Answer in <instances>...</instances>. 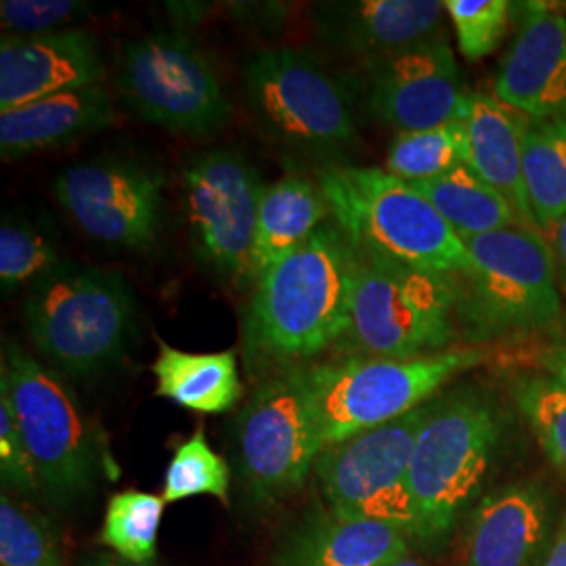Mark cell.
I'll return each instance as SVG.
<instances>
[{
  "mask_svg": "<svg viewBox=\"0 0 566 566\" xmlns=\"http://www.w3.org/2000/svg\"><path fill=\"white\" fill-rule=\"evenodd\" d=\"M359 254L336 224H322L256 283L245 346L266 361L311 359L336 346L348 325Z\"/></svg>",
  "mask_w": 566,
  "mask_h": 566,
  "instance_id": "6da1fadb",
  "label": "cell"
},
{
  "mask_svg": "<svg viewBox=\"0 0 566 566\" xmlns=\"http://www.w3.org/2000/svg\"><path fill=\"white\" fill-rule=\"evenodd\" d=\"M468 261L451 273L455 324L470 343L546 332L560 322L556 259L542 231L514 224L465 238Z\"/></svg>",
  "mask_w": 566,
  "mask_h": 566,
  "instance_id": "7a4b0ae2",
  "label": "cell"
},
{
  "mask_svg": "<svg viewBox=\"0 0 566 566\" xmlns=\"http://www.w3.org/2000/svg\"><path fill=\"white\" fill-rule=\"evenodd\" d=\"M319 189L334 224L364 259L443 275L468 261L462 238L411 182L380 168L327 166Z\"/></svg>",
  "mask_w": 566,
  "mask_h": 566,
  "instance_id": "3957f363",
  "label": "cell"
},
{
  "mask_svg": "<svg viewBox=\"0 0 566 566\" xmlns=\"http://www.w3.org/2000/svg\"><path fill=\"white\" fill-rule=\"evenodd\" d=\"M0 382L15 405L41 493L53 506H76L102 479L116 476L102 430L53 369L7 344Z\"/></svg>",
  "mask_w": 566,
  "mask_h": 566,
  "instance_id": "277c9868",
  "label": "cell"
},
{
  "mask_svg": "<svg viewBox=\"0 0 566 566\" xmlns=\"http://www.w3.org/2000/svg\"><path fill=\"white\" fill-rule=\"evenodd\" d=\"M32 343L70 376H97L124 355L137 303L118 271L61 263L28 290Z\"/></svg>",
  "mask_w": 566,
  "mask_h": 566,
  "instance_id": "5b68a950",
  "label": "cell"
},
{
  "mask_svg": "<svg viewBox=\"0 0 566 566\" xmlns=\"http://www.w3.org/2000/svg\"><path fill=\"white\" fill-rule=\"evenodd\" d=\"M502 432L500 409L479 390L460 388L432 401L409 468L418 542H446L485 483Z\"/></svg>",
  "mask_w": 566,
  "mask_h": 566,
  "instance_id": "8992f818",
  "label": "cell"
},
{
  "mask_svg": "<svg viewBox=\"0 0 566 566\" xmlns=\"http://www.w3.org/2000/svg\"><path fill=\"white\" fill-rule=\"evenodd\" d=\"M348 325L334 346L340 359H416L455 340L451 275L359 256Z\"/></svg>",
  "mask_w": 566,
  "mask_h": 566,
  "instance_id": "52a82bcc",
  "label": "cell"
},
{
  "mask_svg": "<svg viewBox=\"0 0 566 566\" xmlns=\"http://www.w3.org/2000/svg\"><path fill=\"white\" fill-rule=\"evenodd\" d=\"M485 359L481 348H449L416 359L353 357L304 367L324 447L403 418Z\"/></svg>",
  "mask_w": 566,
  "mask_h": 566,
  "instance_id": "ba28073f",
  "label": "cell"
},
{
  "mask_svg": "<svg viewBox=\"0 0 566 566\" xmlns=\"http://www.w3.org/2000/svg\"><path fill=\"white\" fill-rule=\"evenodd\" d=\"M242 74L250 109L275 142L324 156L355 142L350 95L315 57L292 49L261 51L243 61Z\"/></svg>",
  "mask_w": 566,
  "mask_h": 566,
  "instance_id": "9c48e42d",
  "label": "cell"
},
{
  "mask_svg": "<svg viewBox=\"0 0 566 566\" xmlns=\"http://www.w3.org/2000/svg\"><path fill=\"white\" fill-rule=\"evenodd\" d=\"M432 401L403 418L322 449L313 472L329 510L346 518L397 526L416 539L418 512L409 468Z\"/></svg>",
  "mask_w": 566,
  "mask_h": 566,
  "instance_id": "30bf717a",
  "label": "cell"
},
{
  "mask_svg": "<svg viewBox=\"0 0 566 566\" xmlns=\"http://www.w3.org/2000/svg\"><path fill=\"white\" fill-rule=\"evenodd\" d=\"M116 84L135 116L170 133L212 135L231 116L210 61L179 32H158L124 44Z\"/></svg>",
  "mask_w": 566,
  "mask_h": 566,
  "instance_id": "8fae6325",
  "label": "cell"
},
{
  "mask_svg": "<svg viewBox=\"0 0 566 566\" xmlns=\"http://www.w3.org/2000/svg\"><path fill=\"white\" fill-rule=\"evenodd\" d=\"M322 449L304 367L264 380L238 422L240 472L250 495L269 504L301 491Z\"/></svg>",
  "mask_w": 566,
  "mask_h": 566,
  "instance_id": "7c38bea8",
  "label": "cell"
},
{
  "mask_svg": "<svg viewBox=\"0 0 566 566\" xmlns=\"http://www.w3.org/2000/svg\"><path fill=\"white\" fill-rule=\"evenodd\" d=\"M264 189L254 166L229 149L198 154L182 172L191 248L227 280H243Z\"/></svg>",
  "mask_w": 566,
  "mask_h": 566,
  "instance_id": "4fadbf2b",
  "label": "cell"
},
{
  "mask_svg": "<svg viewBox=\"0 0 566 566\" xmlns=\"http://www.w3.org/2000/svg\"><path fill=\"white\" fill-rule=\"evenodd\" d=\"M55 196L95 242L143 252L163 224L164 177L151 166L126 158H97L65 168Z\"/></svg>",
  "mask_w": 566,
  "mask_h": 566,
  "instance_id": "5bb4252c",
  "label": "cell"
},
{
  "mask_svg": "<svg viewBox=\"0 0 566 566\" xmlns=\"http://www.w3.org/2000/svg\"><path fill=\"white\" fill-rule=\"evenodd\" d=\"M369 103L397 133L437 128L462 118L460 67L441 36L369 61Z\"/></svg>",
  "mask_w": 566,
  "mask_h": 566,
  "instance_id": "9a60e30c",
  "label": "cell"
},
{
  "mask_svg": "<svg viewBox=\"0 0 566 566\" xmlns=\"http://www.w3.org/2000/svg\"><path fill=\"white\" fill-rule=\"evenodd\" d=\"M525 7L495 97L531 120L566 122V15L546 2Z\"/></svg>",
  "mask_w": 566,
  "mask_h": 566,
  "instance_id": "2e32d148",
  "label": "cell"
},
{
  "mask_svg": "<svg viewBox=\"0 0 566 566\" xmlns=\"http://www.w3.org/2000/svg\"><path fill=\"white\" fill-rule=\"evenodd\" d=\"M102 78V49L91 32L67 28L39 36L11 34L0 42V112L95 86Z\"/></svg>",
  "mask_w": 566,
  "mask_h": 566,
  "instance_id": "e0dca14e",
  "label": "cell"
},
{
  "mask_svg": "<svg viewBox=\"0 0 566 566\" xmlns=\"http://www.w3.org/2000/svg\"><path fill=\"white\" fill-rule=\"evenodd\" d=\"M446 2L439 0H355L324 2L315 23L325 44L369 61L437 36Z\"/></svg>",
  "mask_w": 566,
  "mask_h": 566,
  "instance_id": "ac0fdd59",
  "label": "cell"
},
{
  "mask_svg": "<svg viewBox=\"0 0 566 566\" xmlns=\"http://www.w3.org/2000/svg\"><path fill=\"white\" fill-rule=\"evenodd\" d=\"M409 535L378 521L313 512L277 547L273 566H390L409 556Z\"/></svg>",
  "mask_w": 566,
  "mask_h": 566,
  "instance_id": "d6986e66",
  "label": "cell"
},
{
  "mask_svg": "<svg viewBox=\"0 0 566 566\" xmlns=\"http://www.w3.org/2000/svg\"><path fill=\"white\" fill-rule=\"evenodd\" d=\"M549 504L542 486L510 485L474 510L464 566H531L546 546Z\"/></svg>",
  "mask_w": 566,
  "mask_h": 566,
  "instance_id": "ffe728a7",
  "label": "cell"
},
{
  "mask_svg": "<svg viewBox=\"0 0 566 566\" xmlns=\"http://www.w3.org/2000/svg\"><path fill=\"white\" fill-rule=\"evenodd\" d=\"M114 120V105L102 84L51 95L0 112V154L18 160L60 149L102 133Z\"/></svg>",
  "mask_w": 566,
  "mask_h": 566,
  "instance_id": "44dd1931",
  "label": "cell"
},
{
  "mask_svg": "<svg viewBox=\"0 0 566 566\" xmlns=\"http://www.w3.org/2000/svg\"><path fill=\"white\" fill-rule=\"evenodd\" d=\"M460 120L465 135V166L512 203L521 224L537 229L523 181V139L528 120L486 93L465 97Z\"/></svg>",
  "mask_w": 566,
  "mask_h": 566,
  "instance_id": "7402d4cb",
  "label": "cell"
},
{
  "mask_svg": "<svg viewBox=\"0 0 566 566\" xmlns=\"http://www.w3.org/2000/svg\"><path fill=\"white\" fill-rule=\"evenodd\" d=\"M329 214L319 185L303 177H285L264 189L256 235L243 283H259L264 273L303 245Z\"/></svg>",
  "mask_w": 566,
  "mask_h": 566,
  "instance_id": "603a6c76",
  "label": "cell"
},
{
  "mask_svg": "<svg viewBox=\"0 0 566 566\" xmlns=\"http://www.w3.org/2000/svg\"><path fill=\"white\" fill-rule=\"evenodd\" d=\"M156 395L203 416H219L242 399L235 350L185 353L158 340L151 365Z\"/></svg>",
  "mask_w": 566,
  "mask_h": 566,
  "instance_id": "cb8c5ba5",
  "label": "cell"
},
{
  "mask_svg": "<svg viewBox=\"0 0 566 566\" xmlns=\"http://www.w3.org/2000/svg\"><path fill=\"white\" fill-rule=\"evenodd\" d=\"M411 185L462 240L521 224L512 203L468 166H460L439 179Z\"/></svg>",
  "mask_w": 566,
  "mask_h": 566,
  "instance_id": "d4e9b609",
  "label": "cell"
},
{
  "mask_svg": "<svg viewBox=\"0 0 566 566\" xmlns=\"http://www.w3.org/2000/svg\"><path fill=\"white\" fill-rule=\"evenodd\" d=\"M523 181L533 223L549 233L566 217V122H526Z\"/></svg>",
  "mask_w": 566,
  "mask_h": 566,
  "instance_id": "484cf974",
  "label": "cell"
},
{
  "mask_svg": "<svg viewBox=\"0 0 566 566\" xmlns=\"http://www.w3.org/2000/svg\"><path fill=\"white\" fill-rule=\"evenodd\" d=\"M164 497L128 489L114 493L105 507L99 542L135 565H151L158 554Z\"/></svg>",
  "mask_w": 566,
  "mask_h": 566,
  "instance_id": "4316f807",
  "label": "cell"
},
{
  "mask_svg": "<svg viewBox=\"0 0 566 566\" xmlns=\"http://www.w3.org/2000/svg\"><path fill=\"white\" fill-rule=\"evenodd\" d=\"M460 166H465L460 118L428 130L397 133L386 158V172L405 182L432 181Z\"/></svg>",
  "mask_w": 566,
  "mask_h": 566,
  "instance_id": "83f0119b",
  "label": "cell"
},
{
  "mask_svg": "<svg viewBox=\"0 0 566 566\" xmlns=\"http://www.w3.org/2000/svg\"><path fill=\"white\" fill-rule=\"evenodd\" d=\"M229 464L210 447L202 426L175 449L164 474V502L177 504L198 495H212L229 506Z\"/></svg>",
  "mask_w": 566,
  "mask_h": 566,
  "instance_id": "f1b7e54d",
  "label": "cell"
},
{
  "mask_svg": "<svg viewBox=\"0 0 566 566\" xmlns=\"http://www.w3.org/2000/svg\"><path fill=\"white\" fill-rule=\"evenodd\" d=\"M516 401L552 464L566 474V385L552 374L526 376L516 385Z\"/></svg>",
  "mask_w": 566,
  "mask_h": 566,
  "instance_id": "f546056e",
  "label": "cell"
},
{
  "mask_svg": "<svg viewBox=\"0 0 566 566\" xmlns=\"http://www.w3.org/2000/svg\"><path fill=\"white\" fill-rule=\"evenodd\" d=\"M0 565L63 566L53 528L9 495L0 500Z\"/></svg>",
  "mask_w": 566,
  "mask_h": 566,
  "instance_id": "4dcf8cb0",
  "label": "cell"
},
{
  "mask_svg": "<svg viewBox=\"0 0 566 566\" xmlns=\"http://www.w3.org/2000/svg\"><path fill=\"white\" fill-rule=\"evenodd\" d=\"M60 254L51 240L25 223L4 219L0 227V283L4 292L34 285L55 266Z\"/></svg>",
  "mask_w": 566,
  "mask_h": 566,
  "instance_id": "1f68e13d",
  "label": "cell"
},
{
  "mask_svg": "<svg viewBox=\"0 0 566 566\" xmlns=\"http://www.w3.org/2000/svg\"><path fill=\"white\" fill-rule=\"evenodd\" d=\"M460 53L468 61L491 55L506 36L512 4L507 0H447Z\"/></svg>",
  "mask_w": 566,
  "mask_h": 566,
  "instance_id": "d6a6232c",
  "label": "cell"
},
{
  "mask_svg": "<svg viewBox=\"0 0 566 566\" xmlns=\"http://www.w3.org/2000/svg\"><path fill=\"white\" fill-rule=\"evenodd\" d=\"M0 476L2 485L25 495L39 493L41 483L36 468L21 432L20 418L11 401L9 388L0 382Z\"/></svg>",
  "mask_w": 566,
  "mask_h": 566,
  "instance_id": "836d02e7",
  "label": "cell"
},
{
  "mask_svg": "<svg viewBox=\"0 0 566 566\" xmlns=\"http://www.w3.org/2000/svg\"><path fill=\"white\" fill-rule=\"evenodd\" d=\"M91 11V4L76 0H2V28L15 36H39L67 30L65 25L81 20Z\"/></svg>",
  "mask_w": 566,
  "mask_h": 566,
  "instance_id": "e575fe53",
  "label": "cell"
},
{
  "mask_svg": "<svg viewBox=\"0 0 566 566\" xmlns=\"http://www.w3.org/2000/svg\"><path fill=\"white\" fill-rule=\"evenodd\" d=\"M542 566H566V514Z\"/></svg>",
  "mask_w": 566,
  "mask_h": 566,
  "instance_id": "d590c367",
  "label": "cell"
},
{
  "mask_svg": "<svg viewBox=\"0 0 566 566\" xmlns=\"http://www.w3.org/2000/svg\"><path fill=\"white\" fill-rule=\"evenodd\" d=\"M549 235H552V252H554V259H556V263L563 266V271H565L566 275V217L549 231Z\"/></svg>",
  "mask_w": 566,
  "mask_h": 566,
  "instance_id": "8d00e7d4",
  "label": "cell"
},
{
  "mask_svg": "<svg viewBox=\"0 0 566 566\" xmlns=\"http://www.w3.org/2000/svg\"><path fill=\"white\" fill-rule=\"evenodd\" d=\"M81 566H154V565H135V563H128L124 560L118 554L114 552H102V554H93L88 558L82 560Z\"/></svg>",
  "mask_w": 566,
  "mask_h": 566,
  "instance_id": "74e56055",
  "label": "cell"
},
{
  "mask_svg": "<svg viewBox=\"0 0 566 566\" xmlns=\"http://www.w3.org/2000/svg\"><path fill=\"white\" fill-rule=\"evenodd\" d=\"M546 367L554 378H558L563 385H566V346L556 348L546 357Z\"/></svg>",
  "mask_w": 566,
  "mask_h": 566,
  "instance_id": "f35d334b",
  "label": "cell"
},
{
  "mask_svg": "<svg viewBox=\"0 0 566 566\" xmlns=\"http://www.w3.org/2000/svg\"><path fill=\"white\" fill-rule=\"evenodd\" d=\"M390 566H430L424 560H418V558H411V556H407L403 560H399V563H395V565Z\"/></svg>",
  "mask_w": 566,
  "mask_h": 566,
  "instance_id": "ab89813d",
  "label": "cell"
}]
</instances>
